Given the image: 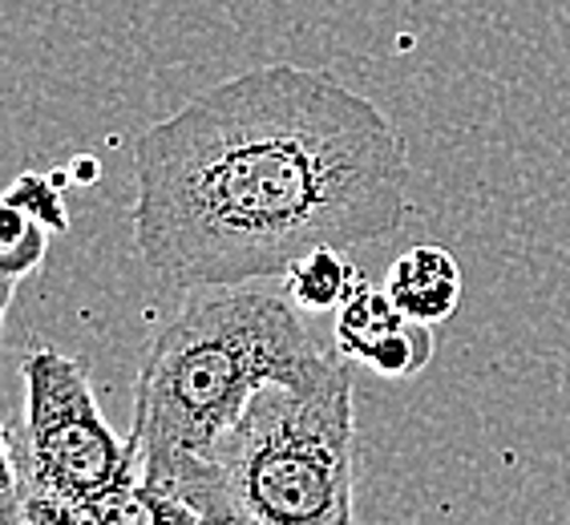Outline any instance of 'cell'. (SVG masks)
I'll use <instances>...</instances> for the list:
<instances>
[{
	"instance_id": "cell-1",
	"label": "cell",
	"mask_w": 570,
	"mask_h": 525,
	"mask_svg": "<svg viewBox=\"0 0 570 525\" xmlns=\"http://www.w3.org/2000/svg\"><path fill=\"white\" fill-rule=\"evenodd\" d=\"M393 118L324 69H247L134 146V247L175 287L259 284L316 247L389 239L409 219Z\"/></svg>"
},
{
	"instance_id": "cell-2",
	"label": "cell",
	"mask_w": 570,
	"mask_h": 525,
	"mask_svg": "<svg viewBox=\"0 0 570 525\" xmlns=\"http://www.w3.org/2000/svg\"><path fill=\"white\" fill-rule=\"evenodd\" d=\"M341 360V351L320 348L279 287H195L175 319L154 331L138 368L134 473L183 502L203 460L259 388L316 384Z\"/></svg>"
},
{
	"instance_id": "cell-3",
	"label": "cell",
	"mask_w": 570,
	"mask_h": 525,
	"mask_svg": "<svg viewBox=\"0 0 570 525\" xmlns=\"http://www.w3.org/2000/svg\"><path fill=\"white\" fill-rule=\"evenodd\" d=\"M183 502L207 525H356L348 364L316 384L259 388Z\"/></svg>"
},
{
	"instance_id": "cell-4",
	"label": "cell",
	"mask_w": 570,
	"mask_h": 525,
	"mask_svg": "<svg viewBox=\"0 0 570 525\" xmlns=\"http://www.w3.org/2000/svg\"><path fill=\"white\" fill-rule=\"evenodd\" d=\"M24 425L12 433L21 493L101 502L130 477V437L101 416L86 360L37 344L24 356Z\"/></svg>"
},
{
	"instance_id": "cell-5",
	"label": "cell",
	"mask_w": 570,
	"mask_h": 525,
	"mask_svg": "<svg viewBox=\"0 0 570 525\" xmlns=\"http://www.w3.org/2000/svg\"><path fill=\"white\" fill-rule=\"evenodd\" d=\"M384 291H389V299L396 304L401 316H409L413 324L438 328V324L453 319V311H458L465 279H461L458 259H453L445 247L421 242V247H409V251L389 267Z\"/></svg>"
},
{
	"instance_id": "cell-6",
	"label": "cell",
	"mask_w": 570,
	"mask_h": 525,
	"mask_svg": "<svg viewBox=\"0 0 570 525\" xmlns=\"http://www.w3.org/2000/svg\"><path fill=\"white\" fill-rule=\"evenodd\" d=\"M284 291L292 296V304L299 311H341L344 299L361 287V275L344 259L341 247H316V251L299 255L292 267L284 271Z\"/></svg>"
},
{
	"instance_id": "cell-7",
	"label": "cell",
	"mask_w": 570,
	"mask_h": 525,
	"mask_svg": "<svg viewBox=\"0 0 570 525\" xmlns=\"http://www.w3.org/2000/svg\"><path fill=\"white\" fill-rule=\"evenodd\" d=\"M405 319L409 316L396 311V304L389 299L384 287L361 284L341 304V311H336V328H332V336H336V351H341L344 360L364 364L368 356H373L376 344L393 336Z\"/></svg>"
},
{
	"instance_id": "cell-8",
	"label": "cell",
	"mask_w": 570,
	"mask_h": 525,
	"mask_svg": "<svg viewBox=\"0 0 570 525\" xmlns=\"http://www.w3.org/2000/svg\"><path fill=\"white\" fill-rule=\"evenodd\" d=\"M49 235L53 230L37 222L21 202L0 195V279H12V284L29 279L45 262Z\"/></svg>"
},
{
	"instance_id": "cell-9",
	"label": "cell",
	"mask_w": 570,
	"mask_h": 525,
	"mask_svg": "<svg viewBox=\"0 0 570 525\" xmlns=\"http://www.w3.org/2000/svg\"><path fill=\"white\" fill-rule=\"evenodd\" d=\"M429 360H433V328L405 319L393 336L376 344L364 368H373L376 376H389V380H413L417 373H425Z\"/></svg>"
},
{
	"instance_id": "cell-10",
	"label": "cell",
	"mask_w": 570,
	"mask_h": 525,
	"mask_svg": "<svg viewBox=\"0 0 570 525\" xmlns=\"http://www.w3.org/2000/svg\"><path fill=\"white\" fill-rule=\"evenodd\" d=\"M17 296L12 279H0V331H4V316ZM0 525H24V497H21V473L12 460V433L0 420Z\"/></svg>"
},
{
	"instance_id": "cell-11",
	"label": "cell",
	"mask_w": 570,
	"mask_h": 525,
	"mask_svg": "<svg viewBox=\"0 0 570 525\" xmlns=\"http://www.w3.org/2000/svg\"><path fill=\"white\" fill-rule=\"evenodd\" d=\"M4 195H9L12 202H21V207L29 210L37 222H45V227L53 230V235L69 230L66 198H61V187H57L53 178H45V175H17V178H12V187L4 190Z\"/></svg>"
},
{
	"instance_id": "cell-12",
	"label": "cell",
	"mask_w": 570,
	"mask_h": 525,
	"mask_svg": "<svg viewBox=\"0 0 570 525\" xmlns=\"http://www.w3.org/2000/svg\"><path fill=\"white\" fill-rule=\"evenodd\" d=\"M73 178L94 182V178H98V162H94V158H73Z\"/></svg>"
}]
</instances>
